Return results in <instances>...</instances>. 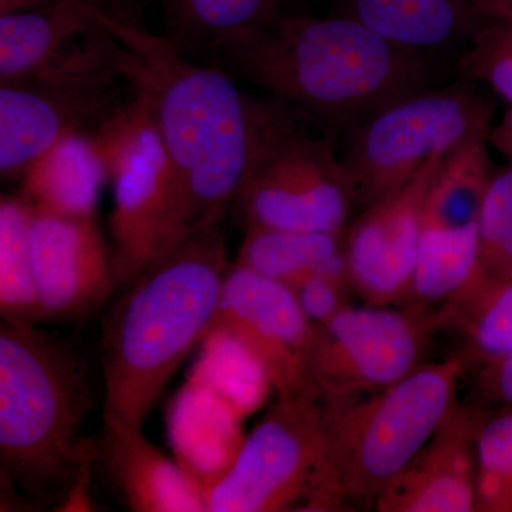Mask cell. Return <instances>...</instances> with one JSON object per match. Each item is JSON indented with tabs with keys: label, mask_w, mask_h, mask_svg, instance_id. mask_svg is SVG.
Instances as JSON below:
<instances>
[{
	"label": "cell",
	"mask_w": 512,
	"mask_h": 512,
	"mask_svg": "<svg viewBox=\"0 0 512 512\" xmlns=\"http://www.w3.org/2000/svg\"><path fill=\"white\" fill-rule=\"evenodd\" d=\"M89 8L119 42L121 73L146 101L170 157L168 255L222 225L256 165L301 119L275 97L245 93L231 74L190 59L148 28L121 25Z\"/></svg>",
	"instance_id": "6da1fadb"
},
{
	"label": "cell",
	"mask_w": 512,
	"mask_h": 512,
	"mask_svg": "<svg viewBox=\"0 0 512 512\" xmlns=\"http://www.w3.org/2000/svg\"><path fill=\"white\" fill-rule=\"evenodd\" d=\"M205 64L254 84L335 138L454 73L453 63L404 50L336 13L281 12Z\"/></svg>",
	"instance_id": "7a4b0ae2"
},
{
	"label": "cell",
	"mask_w": 512,
	"mask_h": 512,
	"mask_svg": "<svg viewBox=\"0 0 512 512\" xmlns=\"http://www.w3.org/2000/svg\"><path fill=\"white\" fill-rule=\"evenodd\" d=\"M229 266L222 225L205 229L124 289L103 332V421L143 430L163 390L217 319Z\"/></svg>",
	"instance_id": "3957f363"
},
{
	"label": "cell",
	"mask_w": 512,
	"mask_h": 512,
	"mask_svg": "<svg viewBox=\"0 0 512 512\" xmlns=\"http://www.w3.org/2000/svg\"><path fill=\"white\" fill-rule=\"evenodd\" d=\"M0 326V464L33 504H60L99 447L83 436L93 394L86 359L37 328Z\"/></svg>",
	"instance_id": "277c9868"
},
{
	"label": "cell",
	"mask_w": 512,
	"mask_h": 512,
	"mask_svg": "<svg viewBox=\"0 0 512 512\" xmlns=\"http://www.w3.org/2000/svg\"><path fill=\"white\" fill-rule=\"evenodd\" d=\"M461 359L420 366L377 392L322 403L329 453L349 504H373L457 409Z\"/></svg>",
	"instance_id": "5b68a950"
},
{
	"label": "cell",
	"mask_w": 512,
	"mask_h": 512,
	"mask_svg": "<svg viewBox=\"0 0 512 512\" xmlns=\"http://www.w3.org/2000/svg\"><path fill=\"white\" fill-rule=\"evenodd\" d=\"M207 503L208 512L345 510L319 394L278 397L207 491Z\"/></svg>",
	"instance_id": "8992f818"
},
{
	"label": "cell",
	"mask_w": 512,
	"mask_h": 512,
	"mask_svg": "<svg viewBox=\"0 0 512 512\" xmlns=\"http://www.w3.org/2000/svg\"><path fill=\"white\" fill-rule=\"evenodd\" d=\"M495 106L476 83L457 79L390 104L339 134L338 153L356 207L399 190L430 160L490 137ZM338 138V137H336Z\"/></svg>",
	"instance_id": "52a82bcc"
},
{
	"label": "cell",
	"mask_w": 512,
	"mask_h": 512,
	"mask_svg": "<svg viewBox=\"0 0 512 512\" xmlns=\"http://www.w3.org/2000/svg\"><path fill=\"white\" fill-rule=\"evenodd\" d=\"M96 136L109 171L111 251L124 291L167 255L173 167L146 101L133 90Z\"/></svg>",
	"instance_id": "ba28073f"
},
{
	"label": "cell",
	"mask_w": 512,
	"mask_h": 512,
	"mask_svg": "<svg viewBox=\"0 0 512 512\" xmlns=\"http://www.w3.org/2000/svg\"><path fill=\"white\" fill-rule=\"evenodd\" d=\"M443 322L426 305L346 306L319 326L311 372L320 402L377 392L421 366L434 329Z\"/></svg>",
	"instance_id": "9c48e42d"
},
{
	"label": "cell",
	"mask_w": 512,
	"mask_h": 512,
	"mask_svg": "<svg viewBox=\"0 0 512 512\" xmlns=\"http://www.w3.org/2000/svg\"><path fill=\"white\" fill-rule=\"evenodd\" d=\"M245 227L343 234L355 194L335 137L312 136L301 121L256 165L234 202Z\"/></svg>",
	"instance_id": "30bf717a"
},
{
	"label": "cell",
	"mask_w": 512,
	"mask_h": 512,
	"mask_svg": "<svg viewBox=\"0 0 512 512\" xmlns=\"http://www.w3.org/2000/svg\"><path fill=\"white\" fill-rule=\"evenodd\" d=\"M121 70L0 82V175L20 181L72 133H96L130 96Z\"/></svg>",
	"instance_id": "8fae6325"
},
{
	"label": "cell",
	"mask_w": 512,
	"mask_h": 512,
	"mask_svg": "<svg viewBox=\"0 0 512 512\" xmlns=\"http://www.w3.org/2000/svg\"><path fill=\"white\" fill-rule=\"evenodd\" d=\"M214 326L258 357L276 396L319 394L311 372L319 326L303 313L289 286L234 262L225 275Z\"/></svg>",
	"instance_id": "7c38bea8"
},
{
	"label": "cell",
	"mask_w": 512,
	"mask_h": 512,
	"mask_svg": "<svg viewBox=\"0 0 512 512\" xmlns=\"http://www.w3.org/2000/svg\"><path fill=\"white\" fill-rule=\"evenodd\" d=\"M443 158H433L409 183L370 204L346 231L349 286L369 305L410 301L424 202Z\"/></svg>",
	"instance_id": "4fadbf2b"
},
{
	"label": "cell",
	"mask_w": 512,
	"mask_h": 512,
	"mask_svg": "<svg viewBox=\"0 0 512 512\" xmlns=\"http://www.w3.org/2000/svg\"><path fill=\"white\" fill-rule=\"evenodd\" d=\"M32 256L43 322L90 315L119 289L113 251L97 217L36 212Z\"/></svg>",
	"instance_id": "5bb4252c"
},
{
	"label": "cell",
	"mask_w": 512,
	"mask_h": 512,
	"mask_svg": "<svg viewBox=\"0 0 512 512\" xmlns=\"http://www.w3.org/2000/svg\"><path fill=\"white\" fill-rule=\"evenodd\" d=\"M481 419L457 409L375 501L380 512L477 511L476 437Z\"/></svg>",
	"instance_id": "9a60e30c"
},
{
	"label": "cell",
	"mask_w": 512,
	"mask_h": 512,
	"mask_svg": "<svg viewBox=\"0 0 512 512\" xmlns=\"http://www.w3.org/2000/svg\"><path fill=\"white\" fill-rule=\"evenodd\" d=\"M99 456L121 500L136 512H208L207 488L143 434L103 421Z\"/></svg>",
	"instance_id": "2e32d148"
},
{
	"label": "cell",
	"mask_w": 512,
	"mask_h": 512,
	"mask_svg": "<svg viewBox=\"0 0 512 512\" xmlns=\"http://www.w3.org/2000/svg\"><path fill=\"white\" fill-rule=\"evenodd\" d=\"M332 13L355 19L409 52L456 62L483 23L473 0H333Z\"/></svg>",
	"instance_id": "e0dca14e"
},
{
	"label": "cell",
	"mask_w": 512,
	"mask_h": 512,
	"mask_svg": "<svg viewBox=\"0 0 512 512\" xmlns=\"http://www.w3.org/2000/svg\"><path fill=\"white\" fill-rule=\"evenodd\" d=\"M19 183L20 194L36 212L97 217L109 171L96 133L63 137L30 165Z\"/></svg>",
	"instance_id": "ac0fdd59"
},
{
	"label": "cell",
	"mask_w": 512,
	"mask_h": 512,
	"mask_svg": "<svg viewBox=\"0 0 512 512\" xmlns=\"http://www.w3.org/2000/svg\"><path fill=\"white\" fill-rule=\"evenodd\" d=\"M241 416L204 384H185L171 409L168 430L177 460L207 491L241 448Z\"/></svg>",
	"instance_id": "d6986e66"
},
{
	"label": "cell",
	"mask_w": 512,
	"mask_h": 512,
	"mask_svg": "<svg viewBox=\"0 0 512 512\" xmlns=\"http://www.w3.org/2000/svg\"><path fill=\"white\" fill-rule=\"evenodd\" d=\"M96 26L84 0L0 13V82L28 79L52 66Z\"/></svg>",
	"instance_id": "ffe728a7"
},
{
	"label": "cell",
	"mask_w": 512,
	"mask_h": 512,
	"mask_svg": "<svg viewBox=\"0 0 512 512\" xmlns=\"http://www.w3.org/2000/svg\"><path fill=\"white\" fill-rule=\"evenodd\" d=\"M161 36L183 55L207 63L222 49L261 29L284 0H160Z\"/></svg>",
	"instance_id": "44dd1931"
},
{
	"label": "cell",
	"mask_w": 512,
	"mask_h": 512,
	"mask_svg": "<svg viewBox=\"0 0 512 512\" xmlns=\"http://www.w3.org/2000/svg\"><path fill=\"white\" fill-rule=\"evenodd\" d=\"M488 137L474 138L441 160L424 202L421 231L478 228L485 192L493 178Z\"/></svg>",
	"instance_id": "7402d4cb"
},
{
	"label": "cell",
	"mask_w": 512,
	"mask_h": 512,
	"mask_svg": "<svg viewBox=\"0 0 512 512\" xmlns=\"http://www.w3.org/2000/svg\"><path fill=\"white\" fill-rule=\"evenodd\" d=\"M346 232L245 227L235 264L291 289L345 254Z\"/></svg>",
	"instance_id": "603a6c76"
},
{
	"label": "cell",
	"mask_w": 512,
	"mask_h": 512,
	"mask_svg": "<svg viewBox=\"0 0 512 512\" xmlns=\"http://www.w3.org/2000/svg\"><path fill=\"white\" fill-rule=\"evenodd\" d=\"M478 228L461 232L421 231L410 301L420 305L466 295L484 281Z\"/></svg>",
	"instance_id": "cb8c5ba5"
},
{
	"label": "cell",
	"mask_w": 512,
	"mask_h": 512,
	"mask_svg": "<svg viewBox=\"0 0 512 512\" xmlns=\"http://www.w3.org/2000/svg\"><path fill=\"white\" fill-rule=\"evenodd\" d=\"M36 211L20 192L0 200V313L9 322H43L33 271Z\"/></svg>",
	"instance_id": "d4e9b609"
},
{
	"label": "cell",
	"mask_w": 512,
	"mask_h": 512,
	"mask_svg": "<svg viewBox=\"0 0 512 512\" xmlns=\"http://www.w3.org/2000/svg\"><path fill=\"white\" fill-rule=\"evenodd\" d=\"M201 348L191 379L220 396L242 419L258 410L274 390L258 357L241 340L218 326H212Z\"/></svg>",
	"instance_id": "484cf974"
},
{
	"label": "cell",
	"mask_w": 512,
	"mask_h": 512,
	"mask_svg": "<svg viewBox=\"0 0 512 512\" xmlns=\"http://www.w3.org/2000/svg\"><path fill=\"white\" fill-rule=\"evenodd\" d=\"M447 308L446 316H457L481 363L512 355V278L485 279Z\"/></svg>",
	"instance_id": "4316f807"
},
{
	"label": "cell",
	"mask_w": 512,
	"mask_h": 512,
	"mask_svg": "<svg viewBox=\"0 0 512 512\" xmlns=\"http://www.w3.org/2000/svg\"><path fill=\"white\" fill-rule=\"evenodd\" d=\"M458 79L487 84L512 104V16L483 20L454 62Z\"/></svg>",
	"instance_id": "83f0119b"
},
{
	"label": "cell",
	"mask_w": 512,
	"mask_h": 512,
	"mask_svg": "<svg viewBox=\"0 0 512 512\" xmlns=\"http://www.w3.org/2000/svg\"><path fill=\"white\" fill-rule=\"evenodd\" d=\"M476 460L477 511L512 512V410L481 420Z\"/></svg>",
	"instance_id": "f1b7e54d"
},
{
	"label": "cell",
	"mask_w": 512,
	"mask_h": 512,
	"mask_svg": "<svg viewBox=\"0 0 512 512\" xmlns=\"http://www.w3.org/2000/svg\"><path fill=\"white\" fill-rule=\"evenodd\" d=\"M478 237L485 278H512V164L491 178L481 207Z\"/></svg>",
	"instance_id": "f546056e"
},
{
	"label": "cell",
	"mask_w": 512,
	"mask_h": 512,
	"mask_svg": "<svg viewBox=\"0 0 512 512\" xmlns=\"http://www.w3.org/2000/svg\"><path fill=\"white\" fill-rule=\"evenodd\" d=\"M348 288L346 259L343 254L332 264L309 276L292 291L308 319L315 325L322 326L349 305L346 301Z\"/></svg>",
	"instance_id": "4dcf8cb0"
},
{
	"label": "cell",
	"mask_w": 512,
	"mask_h": 512,
	"mask_svg": "<svg viewBox=\"0 0 512 512\" xmlns=\"http://www.w3.org/2000/svg\"><path fill=\"white\" fill-rule=\"evenodd\" d=\"M480 386L491 399L512 407V355L481 363Z\"/></svg>",
	"instance_id": "1f68e13d"
},
{
	"label": "cell",
	"mask_w": 512,
	"mask_h": 512,
	"mask_svg": "<svg viewBox=\"0 0 512 512\" xmlns=\"http://www.w3.org/2000/svg\"><path fill=\"white\" fill-rule=\"evenodd\" d=\"M84 2L121 25L147 28L146 15L151 0H84Z\"/></svg>",
	"instance_id": "d6a6232c"
},
{
	"label": "cell",
	"mask_w": 512,
	"mask_h": 512,
	"mask_svg": "<svg viewBox=\"0 0 512 512\" xmlns=\"http://www.w3.org/2000/svg\"><path fill=\"white\" fill-rule=\"evenodd\" d=\"M488 141H490V147L497 150L512 164V104L505 110L503 119L491 127Z\"/></svg>",
	"instance_id": "836d02e7"
},
{
	"label": "cell",
	"mask_w": 512,
	"mask_h": 512,
	"mask_svg": "<svg viewBox=\"0 0 512 512\" xmlns=\"http://www.w3.org/2000/svg\"><path fill=\"white\" fill-rule=\"evenodd\" d=\"M481 19L511 18L512 0H473Z\"/></svg>",
	"instance_id": "e575fe53"
}]
</instances>
